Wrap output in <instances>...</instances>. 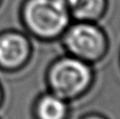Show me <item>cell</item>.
Returning a JSON list of instances; mask_svg holds the SVG:
<instances>
[{
  "label": "cell",
  "instance_id": "6da1fadb",
  "mask_svg": "<svg viewBox=\"0 0 120 119\" xmlns=\"http://www.w3.org/2000/svg\"><path fill=\"white\" fill-rule=\"evenodd\" d=\"M70 10L61 0H27L23 7V20L35 36L55 38L68 25Z\"/></svg>",
  "mask_w": 120,
  "mask_h": 119
},
{
  "label": "cell",
  "instance_id": "7a4b0ae2",
  "mask_svg": "<svg viewBox=\"0 0 120 119\" xmlns=\"http://www.w3.org/2000/svg\"><path fill=\"white\" fill-rule=\"evenodd\" d=\"M92 82V70L87 62L76 57H64L51 67L49 84L55 95L72 99L81 95Z\"/></svg>",
  "mask_w": 120,
  "mask_h": 119
},
{
  "label": "cell",
  "instance_id": "3957f363",
  "mask_svg": "<svg viewBox=\"0 0 120 119\" xmlns=\"http://www.w3.org/2000/svg\"><path fill=\"white\" fill-rule=\"evenodd\" d=\"M64 44L76 58L85 61L99 59L106 51V38L103 32L89 21H79L66 29Z\"/></svg>",
  "mask_w": 120,
  "mask_h": 119
},
{
  "label": "cell",
  "instance_id": "277c9868",
  "mask_svg": "<svg viewBox=\"0 0 120 119\" xmlns=\"http://www.w3.org/2000/svg\"><path fill=\"white\" fill-rule=\"evenodd\" d=\"M31 52L30 42L19 33H5L0 36V67L14 70L27 60Z\"/></svg>",
  "mask_w": 120,
  "mask_h": 119
},
{
  "label": "cell",
  "instance_id": "5b68a950",
  "mask_svg": "<svg viewBox=\"0 0 120 119\" xmlns=\"http://www.w3.org/2000/svg\"><path fill=\"white\" fill-rule=\"evenodd\" d=\"M35 113L37 119H66L68 104L63 98L52 93L38 100Z\"/></svg>",
  "mask_w": 120,
  "mask_h": 119
},
{
  "label": "cell",
  "instance_id": "8992f818",
  "mask_svg": "<svg viewBox=\"0 0 120 119\" xmlns=\"http://www.w3.org/2000/svg\"><path fill=\"white\" fill-rule=\"evenodd\" d=\"M105 0H76L70 7V12L78 21L97 20L104 13Z\"/></svg>",
  "mask_w": 120,
  "mask_h": 119
},
{
  "label": "cell",
  "instance_id": "52a82bcc",
  "mask_svg": "<svg viewBox=\"0 0 120 119\" xmlns=\"http://www.w3.org/2000/svg\"><path fill=\"white\" fill-rule=\"evenodd\" d=\"M83 119H105L104 117H102V116H100V115H89V116H86V117H84Z\"/></svg>",
  "mask_w": 120,
  "mask_h": 119
},
{
  "label": "cell",
  "instance_id": "ba28073f",
  "mask_svg": "<svg viewBox=\"0 0 120 119\" xmlns=\"http://www.w3.org/2000/svg\"><path fill=\"white\" fill-rule=\"evenodd\" d=\"M61 1H63L64 3L66 4V6L68 7V10H70V7L73 5V4H74V2L76 1V0H61Z\"/></svg>",
  "mask_w": 120,
  "mask_h": 119
},
{
  "label": "cell",
  "instance_id": "9c48e42d",
  "mask_svg": "<svg viewBox=\"0 0 120 119\" xmlns=\"http://www.w3.org/2000/svg\"><path fill=\"white\" fill-rule=\"evenodd\" d=\"M1 97H2V95H1V90H0V102H1Z\"/></svg>",
  "mask_w": 120,
  "mask_h": 119
}]
</instances>
